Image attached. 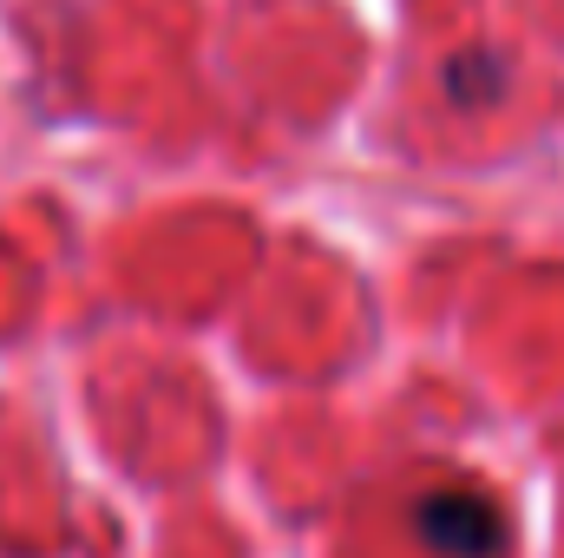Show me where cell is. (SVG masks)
I'll list each match as a JSON object with an SVG mask.
<instances>
[{"instance_id":"6da1fadb","label":"cell","mask_w":564,"mask_h":558,"mask_svg":"<svg viewBox=\"0 0 564 558\" xmlns=\"http://www.w3.org/2000/svg\"><path fill=\"white\" fill-rule=\"evenodd\" d=\"M414 533L440 558H499L506 552V513L473 486H433L414 500Z\"/></svg>"},{"instance_id":"7a4b0ae2","label":"cell","mask_w":564,"mask_h":558,"mask_svg":"<svg viewBox=\"0 0 564 558\" xmlns=\"http://www.w3.org/2000/svg\"><path fill=\"white\" fill-rule=\"evenodd\" d=\"M499 86H506V66H499L492 53H466V60L446 66V93H453L459 106H486Z\"/></svg>"}]
</instances>
